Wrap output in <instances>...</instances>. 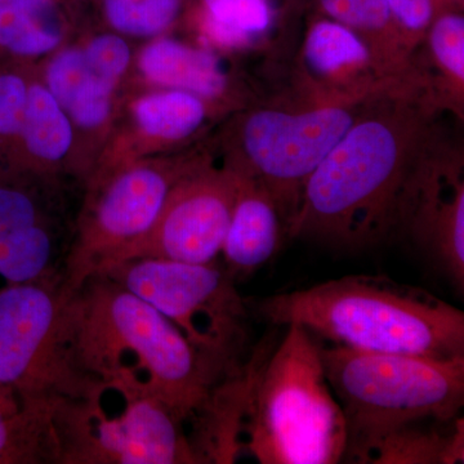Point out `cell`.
I'll return each mask as SVG.
<instances>
[{"label":"cell","mask_w":464,"mask_h":464,"mask_svg":"<svg viewBox=\"0 0 464 464\" xmlns=\"http://www.w3.org/2000/svg\"><path fill=\"white\" fill-rule=\"evenodd\" d=\"M438 114L420 93L369 103L307 179L286 234L342 249L398 234L408 183L440 139Z\"/></svg>","instance_id":"cell-1"},{"label":"cell","mask_w":464,"mask_h":464,"mask_svg":"<svg viewBox=\"0 0 464 464\" xmlns=\"http://www.w3.org/2000/svg\"><path fill=\"white\" fill-rule=\"evenodd\" d=\"M79 364L109 390L136 391L163 401L183 423L199 422L232 375L192 346L168 317L97 274L69 298Z\"/></svg>","instance_id":"cell-2"},{"label":"cell","mask_w":464,"mask_h":464,"mask_svg":"<svg viewBox=\"0 0 464 464\" xmlns=\"http://www.w3.org/2000/svg\"><path fill=\"white\" fill-rule=\"evenodd\" d=\"M274 325H298L333 346L464 359V313L418 286L382 275H348L261 299Z\"/></svg>","instance_id":"cell-3"},{"label":"cell","mask_w":464,"mask_h":464,"mask_svg":"<svg viewBox=\"0 0 464 464\" xmlns=\"http://www.w3.org/2000/svg\"><path fill=\"white\" fill-rule=\"evenodd\" d=\"M346 420L331 389L319 342L286 326L279 346L250 359L240 450L262 464H334L346 450Z\"/></svg>","instance_id":"cell-4"},{"label":"cell","mask_w":464,"mask_h":464,"mask_svg":"<svg viewBox=\"0 0 464 464\" xmlns=\"http://www.w3.org/2000/svg\"><path fill=\"white\" fill-rule=\"evenodd\" d=\"M319 347L326 380L346 420L342 460L357 463L366 449L405 424L459 417L464 359Z\"/></svg>","instance_id":"cell-5"},{"label":"cell","mask_w":464,"mask_h":464,"mask_svg":"<svg viewBox=\"0 0 464 464\" xmlns=\"http://www.w3.org/2000/svg\"><path fill=\"white\" fill-rule=\"evenodd\" d=\"M63 277L0 288V384L33 408L103 398L109 387L79 364Z\"/></svg>","instance_id":"cell-6"},{"label":"cell","mask_w":464,"mask_h":464,"mask_svg":"<svg viewBox=\"0 0 464 464\" xmlns=\"http://www.w3.org/2000/svg\"><path fill=\"white\" fill-rule=\"evenodd\" d=\"M371 102L299 101L295 106L249 109L235 124L226 166L264 183L279 204L286 227L311 174Z\"/></svg>","instance_id":"cell-7"},{"label":"cell","mask_w":464,"mask_h":464,"mask_svg":"<svg viewBox=\"0 0 464 464\" xmlns=\"http://www.w3.org/2000/svg\"><path fill=\"white\" fill-rule=\"evenodd\" d=\"M100 274L157 308L192 346L228 372L241 371L248 304L224 265L133 258Z\"/></svg>","instance_id":"cell-8"},{"label":"cell","mask_w":464,"mask_h":464,"mask_svg":"<svg viewBox=\"0 0 464 464\" xmlns=\"http://www.w3.org/2000/svg\"><path fill=\"white\" fill-rule=\"evenodd\" d=\"M207 161L197 154L139 161L97 179L70 240L63 289L72 295L85 280L118 262L151 230L174 186Z\"/></svg>","instance_id":"cell-9"},{"label":"cell","mask_w":464,"mask_h":464,"mask_svg":"<svg viewBox=\"0 0 464 464\" xmlns=\"http://www.w3.org/2000/svg\"><path fill=\"white\" fill-rule=\"evenodd\" d=\"M109 418L102 399L63 402L53 414L60 464L203 463L172 409L148 393L121 391Z\"/></svg>","instance_id":"cell-10"},{"label":"cell","mask_w":464,"mask_h":464,"mask_svg":"<svg viewBox=\"0 0 464 464\" xmlns=\"http://www.w3.org/2000/svg\"><path fill=\"white\" fill-rule=\"evenodd\" d=\"M239 179L237 170L228 166L217 169L209 160L186 174L174 186L151 230L115 264L133 258L199 265L216 262L230 224Z\"/></svg>","instance_id":"cell-11"},{"label":"cell","mask_w":464,"mask_h":464,"mask_svg":"<svg viewBox=\"0 0 464 464\" xmlns=\"http://www.w3.org/2000/svg\"><path fill=\"white\" fill-rule=\"evenodd\" d=\"M463 168L462 150L451 148L440 137L408 183L398 230L460 288L464 285Z\"/></svg>","instance_id":"cell-12"},{"label":"cell","mask_w":464,"mask_h":464,"mask_svg":"<svg viewBox=\"0 0 464 464\" xmlns=\"http://www.w3.org/2000/svg\"><path fill=\"white\" fill-rule=\"evenodd\" d=\"M295 84L299 100L314 103H364L420 92L413 82L383 78L364 41L323 14L308 23Z\"/></svg>","instance_id":"cell-13"},{"label":"cell","mask_w":464,"mask_h":464,"mask_svg":"<svg viewBox=\"0 0 464 464\" xmlns=\"http://www.w3.org/2000/svg\"><path fill=\"white\" fill-rule=\"evenodd\" d=\"M50 195L20 179H0V277L26 284L63 277L69 244Z\"/></svg>","instance_id":"cell-14"},{"label":"cell","mask_w":464,"mask_h":464,"mask_svg":"<svg viewBox=\"0 0 464 464\" xmlns=\"http://www.w3.org/2000/svg\"><path fill=\"white\" fill-rule=\"evenodd\" d=\"M230 224L222 246L224 267L232 279L249 276L276 255L285 219L264 183L240 174Z\"/></svg>","instance_id":"cell-15"},{"label":"cell","mask_w":464,"mask_h":464,"mask_svg":"<svg viewBox=\"0 0 464 464\" xmlns=\"http://www.w3.org/2000/svg\"><path fill=\"white\" fill-rule=\"evenodd\" d=\"M139 69L161 90L188 92L217 108L243 105L221 58L207 48L157 36L140 53Z\"/></svg>","instance_id":"cell-16"},{"label":"cell","mask_w":464,"mask_h":464,"mask_svg":"<svg viewBox=\"0 0 464 464\" xmlns=\"http://www.w3.org/2000/svg\"><path fill=\"white\" fill-rule=\"evenodd\" d=\"M411 72L424 100L438 111L464 118V14L436 12L422 44L411 58Z\"/></svg>","instance_id":"cell-17"},{"label":"cell","mask_w":464,"mask_h":464,"mask_svg":"<svg viewBox=\"0 0 464 464\" xmlns=\"http://www.w3.org/2000/svg\"><path fill=\"white\" fill-rule=\"evenodd\" d=\"M464 459V420L405 424L371 445L357 463L457 464Z\"/></svg>","instance_id":"cell-18"},{"label":"cell","mask_w":464,"mask_h":464,"mask_svg":"<svg viewBox=\"0 0 464 464\" xmlns=\"http://www.w3.org/2000/svg\"><path fill=\"white\" fill-rule=\"evenodd\" d=\"M315 3L323 16L348 27L364 41L383 78L415 83L411 61L402 50L384 0H315Z\"/></svg>","instance_id":"cell-19"},{"label":"cell","mask_w":464,"mask_h":464,"mask_svg":"<svg viewBox=\"0 0 464 464\" xmlns=\"http://www.w3.org/2000/svg\"><path fill=\"white\" fill-rule=\"evenodd\" d=\"M53 414L0 384V464L58 463Z\"/></svg>","instance_id":"cell-20"},{"label":"cell","mask_w":464,"mask_h":464,"mask_svg":"<svg viewBox=\"0 0 464 464\" xmlns=\"http://www.w3.org/2000/svg\"><path fill=\"white\" fill-rule=\"evenodd\" d=\"M217 106L177 90H160L134 101L136 127L150 141L176 145L197 136Z\"/></svg>","instance_id":"cell-21"},{"label":"cell","mask_w":464,"mask_h":464,"mask_svg":"<svg viewBox=\"0 0 464 464\" xmlns=\"http://www.w3.org/2000/svg\"><path fill=\"white\" fill-rule=\"evenodd\" d=\"M203 38L224 50H244L273 30L271 0H200Z\"/></svg>","instance_id":"cell-22"},{"label":"cell","mask_w":464,"mask_h":464,"mask_svg":"<svg viewBox=\"0 0 464 464\" xmlns=\"http://www.w3.org/2000/svg\"><path fill=\"white\" fill-rule=\"evenodd\" d=\"M27 152L44 166L67 157L74 141L72 121L45 85H29L20 130Z\"/></svg>","instance_id":"cell-23"},{"label":"cell","mask_w":464,"mask_h":464,"mask_svg":"<svg viewBox=\"0 0 464 464\" xmlns=\"http://www.w3.org/2000/svg\"><path fill=\"white\" fill-rule=\"evenodd\" d=\"M63 41L52 0H0V45L20 56L50 53Z\"/></svg>","instance_id":"cell-24"},{"label":"cell","mask_w":464,"mask_h":464,"mask_svg":"<svg viewBox=\"0 0 464 464\" xmlns=\"http://www.w3.org/2000/svg\"><path fill=\"white\" fill-rule=\"evenodd\" d=\"M183 0H102L103 14L116 32L159 36L176 23Z\"/></svg>","instance_id":"cell-25"},{"label":"cell","mask_w":464,"mask_h":464,"mask_svg":"<svg viewBox=\"0 0 464 464\" xmlns=\"http://www.w3.org/2000/svg\"><path fill=\"white\" fill-rule=\"evenodd\" d=\"M96 83L103 84L96 76L92 75L85 63L83 50L67 48L58 52L47 67L45 87L66 112L91 85Z\"/></svg>","instance_id":"cell-26"},{"label":"cell","mask_w":464,"mask_h":464,"mask_svg":"<svg viewBox=\"0 0 464 464\" xmlns=\"http://www.w3.org/2000/svg\"><path fill=\"white\" fill-rule=\"evenodd\" d=\"M400 43L411 61L435 17V0H384Z\"/></svg>","instance_id":"cell-27"},{"label":"cell","mask_w":464,"mask_h":464,"mask_svg":"<svg viewBox=\"0 0 464 464\" xmlns=\"http://www.w3.org/2000/svg\"><path fill=\"white\" fill-rule=\"evenodd\" d=\"M92 75L115 90L130 63V45L121 36L105 34L92 39L83 50Z\"/></svg>","instance_id":"cell-28"},{"label":"cell","mask_w":464,"mask_h":464,"mask_svg":"<svg viewBox=\"0 0 464 464\" xmlns=\"http://www.w3.org/2000/svg\"><path fill=\"white\" fill-rule=\"evenodd\" d=\"M29 85L16 74L0 75V136L20 134Z\"/></svg>","instance_id":"cell-29"},{"label":"cell","mask_w":464,"mask_h":464,"mask_svg":"<svg viewBox=\"0 0 464 464\" xmlns=\"http://www.w3.org/2000/svg\"><path fill=\"white\" fill-rule=\"evenodd\" d=\"M436 12L451 9V11H462L464 9V0H435Z\"/></svg>","instance_id":"cell-30"}]
</instances>
